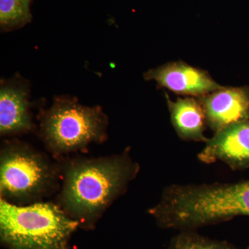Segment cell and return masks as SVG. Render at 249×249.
Returning a JSON list of instances; mask_svg holds the SVG:
<instances>
[{"instance_id":"obj_1","label":"cell","mask_w":249,"mask_h":249,"mask_svg":"<svg viewBox=\"0 0 249 249\" xmlns=\"http://www.w3.org/2000/svg\"><path fill=\"white\" fill-rule=\"evenodd\" d=\"M58 204L85 230H92L112 203L137 178L140 166L128 152L99 158H74L60 166Z\"/></svg>"},{"instance_id":"obj_2","label":"cell","mask_w":249,"mask_h":249,"mask_svg":"<svg viewBox=\"0 0 249 249\" xmlns=\"http://www.w3.org/2000/svg\"><path fill=\"white\" fill-rule=\"evenodd\" d=\"M79 224L58 204L15 205L0 200V238L9 249H71Z\"/></svg>"},{"instance_id":"obj_3","label":"cell","mask_w":249,"mask_h":249,"mask_svg":"<svg viewBox=\"0 0 249 249\" xmlns=\"http://www.w3.org/2000/svg\"><path fill=\"white\" fill-rule=\"evenodd\" d=\"M60 167L46 156L19 142L5 144L0 154L1 199L15 205L41 201L55 191Z\"/></svg>"},{"instance_id":"obj_4","label":"cell","mask_w":249,"mask_h":249,"mask_svg":"<svg viewBox=\"0 0 249 249\" xmlns=\"http://www.w3.org/2000/svg\"><path fill=\"white\" fill-rule=\"evenodd\" d=\"M107 125V116L101 108L60 98L41 118L40 133L49 151L59 156L84 150L91 142H104Z\"/></svg>"},{"instance_id":"obj_5","label":"cell","mask_w":249,"mask_h":249,"mask_svg":"<svg viewBox=\"0 0 249 249\" xmlns=\"http://www.w3.org/2000/svg\"><path fill=\"white\" fill-rule=\"evenodd\" d=\"M197 158L207 164L222 162L233 170L249 169V120L214 134Z\"/></svg>"},{"instance_id":"obj_6","label":"cell","mask_w":249,"mask_h":249,"mask_svg":"<svg viewBox=\"0 0 249 249\" xmlns=\"http://www.w3.org/2000/svg\"><path fill=\"white\" fill-rule=\"evenodd\" d=\"M206 124L214 134L249 120V89L222 88L199 98Z\"/></svg>"},{"instance_id":"obj_7","label":"cell","mask_w":249,"mask_h":249,"mask_svg":"<svg viewBox=\"0 0 249 249\" xmlns=\"http://www.w3.org/2000/svg\"><path fill=\"white\" fill-rule=\"evenodd\" d=\"M144 77L178 94L199 98L223 88L207 72L183 62H170L150 70Z\"/></svg>"},{"instance_id":"obj_8","label":"cell","mask_w":249,"mask_h":249,"mask_svg":"<svg viewBox=\"0 0 249 249\" xmlns=\"http://www.w3.org/2000/svg\"><path fill=\"white\" fill-rule=\"evenodd\" d=\"M26 88L18 83H8L0 91V132L10 136L24 133L32 127Z\"/></svg>"},{"instance_id":"obj_9","label":"cell","mask_w":249,"mask_h":249,"mask_svg":"<svg viewBox=\"0 0 249 249\" xmlns=\"http://www.w3.org/2000/svg\"><path fill=\"white\" fill-rule=\"evenodd\" d=\"M174 128L180 138L206 142V119L199 100L192 97L178 98L175 102L167 98Z\"/></svg>"},{"instance_id":"obj_10","label":"cell","mask_w":249,"mask_h":249,"mask_svg":"<svg viewBox=\"0 0 249 249\" xmlns=\"http://www.w3.org/2000/svg\"><path fill=\"white\" fill-rule=\"evenodd\" d=\"M32 0H0V26L1 31L19 29L31 22Z\"/></svg>"},{"instance_id":"obj_11","label":"cell","mask_w":249,"mask_h":249,"mask_svg":"<svg viewBox=\"0 0 249 249\" xmlns=\"http://www.w3.org/2000/svg\"><path fill=\"white\" fill-rule=\"evenodd\" d=\"M167 249H235L225 241L211 240L192 231H181Z\"/></svg>"},{"instance_id":"obj_12","label":"cell","mask_w":249,"mask_h":249,"mask_svg":"<svg viewBox=\"0 0 249 249\" xmlns=\"http://www.w3.org/2000/svg\"><path fill=\"white\" fill-rule=\"evenodd\" d=\"M248 249H249V247Z\"/></svg>"}]
</instances>
